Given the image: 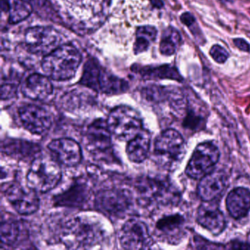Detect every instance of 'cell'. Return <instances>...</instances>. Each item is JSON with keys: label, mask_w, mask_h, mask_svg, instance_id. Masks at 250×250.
I'll use <instances>...</instances> for the list:
<instances>
[{"label": "cell", "mask_w": 250, "mask_h": 250, "mask_svg": "<svg viewBox=\"0 0 250 250\" xmlns=\"http://www.w3.org/2000/svg\"><path fill=\"white\" fill-rule=\"evenodd\" d=\"M134 71L147 80L168 79L180 83L184 80L178 70L175 67L169 65H163L157 67H140L139 68L138 67L135 66Z\"/></svg>", "instance_id": "obj_24"}, {"label": "cell", "mask_w": 250, "mask_h": 250, "mask_svg": "<svg viewBox=\"0 0 250 250\" xmlns=\"http://www.w3.org/2000/svg\"><path fill=\"white\" fill-rule=\"evenodd\" d=\"M210 55L215 62L223 64L228 61L229 55L228 51L220 45H214L210 49Z\"/></svg>", "instance_id": "obj_31"}, {"label": "cell", "mask_w": 250, "mask_h": 250, "mask_svg": "<svg viewBox=\"0 0 250 250\" xmlns=\"http://www.w3.org/2000/svg\"><path fill=\"white\" fill-rule=\"evenodd\" d=\"M23 95L33 101H45L53 93V85L47 76L33 74L29 76L21 87Z\"/></svg>", "instance_id": "obj_19"}, {"label": "cell", "mask_w": 250, "mask_h": 250, "mask_svg": "<svg viewBox=\"0 0 250 250\" xmlns=\"http://www.w3.org/2000/svg\"><path fill=\"white\" fill-rule=\"evenodd\" d=\"M21 222L16 220L2 221L1 224V244L2 247H14L24 240L27 235L26 228Z\"/></svg>", "instance_id": "obj_25"}, {"label": "cell", "mask_w": 250, "mask_h": 250, "mask_svg": "<svg viewBox=\"0 0 250 250\" xmlns=\"http://www.w3.org/2000/svg\"><path fill=\"white\" fill-rule=\"evenodd\" d=\"M185 220L180 214L167 215L159 219L155 225L156 235L159 238L170 241L182 229Z\"/></svg>", "instance_id": "obj_23"}, {"label": "cell", "mask_w": 250, "mask_h": 250, "mask_svg": "<svg viewBox=\"0 0 250 250\" xmlns=\"http://www.w3.org/2000/svg\"><path fill=\"white\" fill-rule=\"evenodd\" d=\"M225 2H232V0H225Z\"/></svg>", "instance_id": "obj_36"}, {"label": "cell", "mask_w": 250, "mask_h": 250, "mask_svg": "<svg viewBox=\"0 0 250 250\" xmlns=\"http://www.w3.org/2000/svg\"><path fill=\"white\" fill-rule=\"evenodd\" d=\"M82 62V55L71 44H62L46 55L42 61L45 75L55 81H66L75 77Z\"/></svg>", "instance_id": "obj_2"}, {"label": "cell", "mask_w": 250, "mask_h": 250, "mask_svg": "<svg viewBox=\"0 0 250 250\" xmlns=\"http://www.w3.org/2000/svg\"><path fill=\"white\" fill-rule=\"evenodd\" d=\"M152 5L155 7V8H162L164 6V2L162 0H150Z\"/></svg>", "instance_id": "obj_35"}, {"label": "cell", "mask_w": 250, "mask_h": 250, "mask_svg": "<svg viewBox=\"0 0 250 250\" xmlns=\"http://www.w3.org/2000/svg\"><path fill=\"white\" fill-rule=\"evenodd\" d=\"M112 136L106 121L98 119L93 121L84 135L86 149L99 160H106V156L111 159L114 156Z\"/></svg>", "instance_id": "obj_9"}, {"label": "cell", "mask_w": 250, "mask_h": 250, "mask_svg": "<svg viewBox=\"0 0 250 250\" xmlns=\"http://www.w3.org/2000/svg\"><path fill=\"white\" fill-rule=\"evenodd\" d=\"M33 8L24 0H8V21L16 24L30 17Z\"/></svg>", "instance_id": "obj_26"}, {"label": "cell", "mask_w": 250, "mask_h": 250, "mask_svg": "<svg viewBox=\"0 0 250 250\" xmlns=\"http://www.w3.org/2000/svg\"><path fill=\"white\" fill-rule=\"evenodd\" d=\"M61 34L53 27L36 26L27 29L24 35V44L33 55H46L61 46Z\"/></svg>", "instance_id": "obj_11"}, {"label": "cell", "mask_w": 250, "mask_h": 250, "mask_svg": "<svg viewBox=\"0 0 250 250\" xmlns=\"http://www.w3.org/2000/svg\"><path fill=\"white\" fill-rule=\"evenodd\" d=\"M90 188L83 180H77L66 191L55 196L54 203L60 207L83 208L88 202Z\"/></svg>", "instance_id": "obj_18"}, {"label": "cell", "mask_w": 250, "mask_h": 250, "mask_svg": "<svg viewBox=\"0 0 250 250\" xmlns=\"http://www.w3.org/2000/svg\"><path fill=\"white\" fill-rule=\"evenodd\" d=\"M41 151L39 145L21 140H5L2 144V152L5 155L22 160H34Z\"/></svg>", "instance_id": "obj_21"}, {"label": "cell", "mask_w": 250, "mask_h": 250, "mask_svg": "<svg viewBox=\"0 0 250 250\" xmlns=\"http://www.w3.org/2000/svg\"><path fill=\"white\" fill-rule=\"evenodd\" d=\"M7 200L14 210L21 215H31L39 210L40 200L37 191L28 186L12 184L5 190Z\"/></svg>", "instance_id": "obj_13"}, {"label": "cell", "mask_w": 250, "mask_h": 250, "mask_svg": "<svg viewBox=\"0 0 250 250\" xmlns=\"http://www.w3.org/2000/svg\"><path fill=\"white\" fill-rule=\"evenodd\" d=\"M72 6L85 10L92 14H101L106 9L109 0H68Z\"/></svg>", "instance_id": "obj_29"}, {"label": "cell", "mask_w": 250, "mask_h": 250, "mask_svg": "<svg viewBox=\"0 0 250 250\" xmlns=\"http://www.w3.org/2000/svg\"><path fill=\"white\" fill-rule=\"evenodd\" d=\"M220 156L219 148L210 142L200 143L194 149L187 164L186 174L194 180H200L213 170Z\"/></svg>", "instance_id": "obj_10"}, {"label": "cell", "mask_w": 250, "mask_h": 250, "mask_svg": "<svg viewBox=\"0 0 250 250\" xmlns=\"http://www.w3.org/2000/svg\"><path fill=\"white\" fill-rule=\"evenodd\" d=\"M106 230L97 217L87 214L74 216L64 225L61 241L68 249H90L103 242Z\"/></svg>", "instance_id": "obj_1"}, {"label": "cell", "mask_w": 250, "mask_h": 250, "mask_svg": "<svg viewBox=\"0 0 250 250\" xmlns=\"http://www.w3.org/2000/svg\"><path fill=\"white\" fill-rule=\"evenodd\" d=\"M226 206L228 213L234 219L247 216L250 210V190L244 187L232 189L227 197Z\"/></svg>", "instance_id": "obj_20"}, {"label": "cell", "mask_w": 250, "mask_h": 250, "mask_svg": "<svg viewBox=\"0 0 250 250\" xmlns=\"http://www.w3.org/2000/svg\"><path fill=\"white\" fill-rule=\"evenodd\" d=\"M181 42V34L174 27H168L162 33L159 49L165 56H171L176 52L177 48Z\"/></svg>", "instance_id": "obj_27"}, {"label": "cell", "mask_w": 250, "mask_h": 250, "mask_svg": "<svg viewBox=\"0 0 250 250\" xmlns=\"http://www.w3.org/2000/svg\"><path fill=\"white\" fill-rule=\"evenodd\" d=\"M157 36V30L153 26L140 27L136 33L134 50L136 55L146 52L150 43L154 42Z\"/></svg>", "instance_id": "obj_28"}, {"label": "cell", "mask_w": 250, "mask_h": 250, "mask_svg": "<svg viewBox=\"0 0 250 250\" xmlns=\"http://www.w3.org/2000/svg\"><path fill=\"white\" fill-rule=\"evenodd\" d=\"M1 97L2 100H8L13 99L17 95V86L13 83H3L1 90Z\"/></svg>", "instance_id": "obj_32"}, {"label": "cell", "mask_w": 250, "mask_h": 250, "mask_svg": "<svg viewBox=\"0 0 250 250\" xmlns=\"http://www.w3.org/2000/svg\"><path fill=\"white\" fill-rule=\"evenodd\" d=\"M151 136L147 130L143 129L129 140L126 146L128 159L134 163H141L147 159L150 151Z\"/></svg>", "instance_id": "obj_22"}, {"label": "cell", "mask_w": 250, "mask_h": 250, "mask_svg": "<svg viewBox=\"0 0 250 250\" xmlns=\"http://www.w3.org/2000/svg\"><path fill=\"white\" fill-rule=\"evenodd\" d=\"M139 203L144 207L175 205L179 201L178 190L162 178L143 177L136 184Z\"/></svg>", "instance_id": "obj_3"}, {"label": "cell", "mask_w": 250, "mask_h": 250, "mask_svg": "<svg viewBox=\"0 0 250 250\" xmlns=\"http://www.w3.org/2000/svg\"><path fill=\"white\" fill-rule=\"evenodd\" d=\"M228 185L226 174L223 171L213 169L200 179L197 194L203 202L214 201L223 195Z\"/></svg>", "instance_id": "obj_16"}, {"label": "cell", "mask_w": 250, "mask_h": 250, "mask_svg": "<svg viewBox=\"0 0 250 250\" xmlns=\"http://www.w3.org/2000/svg\"><path fill=\"white\" fill-rule=\"evenodd\" d=\"M106 122L112 136L121 141H129L143 129L140 114L128 106H117L112 109Z\"/></svg>", "instance_id": "obj_7"}, {"label": "cell", "mask_w": 250, "mask_h": 250, "mask_svg": "<svg viewBox=\"0 0 250 250\" xmlns=\"http://www.w3.org/2000/svg\"><path fill=\"white\" fill-rule=\"evenodd\" d=\"M120 244L125 250H146L153 245L147 225L137 218L128 219L119 234Z\"/></svg>", "instance_id": "obj_12"}, {"label": "cell", "mask_w": 250, "mask_h": 250, "mask_svg": "<svg viewBox=\"0 0 250 250\" xmlns=\"http://www.w3.org/2000/svg\"><path fill=\"white\" fill-rule=\"evenodd\" d=\"M21 124L32 134L42 135L50 129L52 118L50 114L37 105L21 106L19 110Z\"/></svg>", "instance_id": "obj_14"}, {"label": "cell", "mask_w": 250, "mask_h": 250, "mask_svg": "<svg viewBox=\"0 0 250 250\" xmlns=\"http://www.w3.org/2000/svg\"><path fill=\"white\" fill-rule=\"evenodd\" d=\"M33 7L41 16L52 17L53 16V10L48 0H24Z\"/></svg>", "instance_id": "obj_30"}, {"label": "cell", "mask_w": 250, "mask_h": 250, "mask_svg": "<svg viewBox=\"0 0 250 250\" xmlns=\"http://www.w3.org/2000/svg\"><path fill=\"white\" fill-rule=\"evenodd\" d=\"M181 22L184 24V25L188 27V28H191L193 26L197 24L196 22V19L194 18V16L192 14H190L189 12L184 13L180 17Z\"/></svg>", "instance_id": "obj_33"}, {"label": "cell", "mask_w": 250, "mask_h": 250, "mask_svg": "<svg viewBox=\"0 0 250 250\" xmlns=\"http://www.w3.org/2000/svg\"><path fill=\"white\" fill-rule=\"evenodd\" d=\"M197 222L213 235L222 233L226 228V219L214 201L204 202L197 209Z\"/></svg>", "instance_id": "obj_17"}, {"label": "cell", "mask_w": 250, "mask_h": 250, "mask_svg": "<svg viewBox=\"0 0 250 250\" xmlns=\"http://www.w3.org/2000/svg\"><path fill=\"white\" fill-rule=\"evenodd\" d=\"M48 149L58 163L68 167L77 166L83 159L81 147L72 139L52 140L48 145Z\"/></svg>", "instance_id": "obj_15"}, {"label": "cell", "mask_w": 250, "mask_h": 250, "mask_svg": "<svg viewBox=\"0 0 250 250\" xmlns=\"http://www.w3.org/2000/svg\"><path fill=\"white\" fill-rule=\"evenodd\" d=\"M95 208L111 219L124 217L132 206V196L123 188L102 189L96 194Z\"/></svg>", "instance_id": "obj_8"}, {"label": "cell", "mask_w": 250, "mask_h": 250, "mask_svg": "<svg viewBox=\"0 0 250 250\" xmlns=\"http://www.w3.org/2000/svg\"><path fill=\"white\" fill-rule=\"evenodd\" d=\"M80 83L95 91L108 95L120 94L128 88L127 82L108 73L94 60H89L84 64Z\"/></svg>", "instance_id": "obj_6"}, {"label": "cell", "mask_w": 250, "mask_h": 250, "mask_svg": "<svg viewBox=\"0 0 250 250\" xmlns=\"http://www.w3.org/2000/svg\"><path fill=\"white\" fill-rule=\"evenodd\" d=\"M153 154L159 166L169 170L175 169L186 154L184 137L176 130H165L155 140Z\"/></svg>", "instance_id": "obj_4"}, {"label": "cell", "mask_w": 250, "mask_h": 250, "mask_svg": "<svg viewBox=\"0 0 250 250\" xmlns=\"http://www.w3.org/2000/svg\"><path fill=\"white\" fill-rule=\"evenodd\" d=\"M61 178L62 169L55 159L37 156L27 172V184L37 192L46 193L55 188Z\"/></svg>", "instance_id": "obj_5"}, {"label": "cell", "mask_w": 250, "mask_h": 250, "mask_svg": "<svg viewBox=\"0 0 250 250\" xmlns=\"http://www.w3.org/2000/svg\"><path fill=\"white\" fill-rule=\"evenodd\" d=\"M233 43L239 50L244 52H250V44L243 39H233Z\"/></svg>", "instance_id": "obj_34"}]
</instances>
